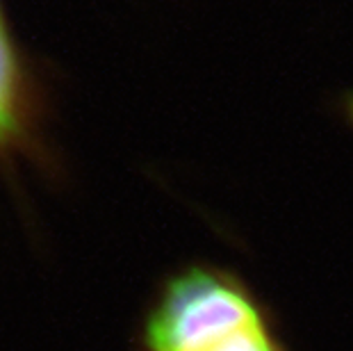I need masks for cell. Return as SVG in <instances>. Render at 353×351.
Returning <instances> with one entry per match:
<instances>
[{"label":"cell","instance_id":"1","mask_svg":"<svg viewBox=\"0 0 353 351\" xmlns=\"http://www.w3.org/2000/svg\"><path fill=\"white\" fill-rule=\"evenodd\" d=\"M274 315L242 274L190 263L160 281L139 319L134 351H201L223 333Z\"/></svg>","mask_w":353,"mask_h":351},{"label":"cell","instance_id":"2","mask_svg":"<svg viewBox=\"0 0 353 351\" xmlns=\"http://www.w3.org/2000/svg\"><path fill=\"white\" fill-rule=\"evenodd\" d=\"M43 94L32 66L17 46L0 14V164L10 169L19 158L48 167L43 146Z\"/></svg>","mask_w":353,"mask_h":351},{"label":"cell","instance_id":"3","mask_svg":"<svg viewBox=\"0 0 353 351\" xmlns=\"http://www.w3.org/2000/svg\"><path fill=\"white\" fill-rule=\"evenodd\" d=\"M201 351H292L281 333L278 315L262 319L258 324L237 328L226 335H219Z\"/></svg>","mask_w":353,"mask_h":351},{"label":"cell","instance_id":"4","mask_svg":"<svg viewBox=\"0 0 353 351\" xmlns=\"http://www.w3.org/2000/svg\"><path fill=\"white\" fill-rule=\"evenodd\" d=\"M349 117H351V121H353V96H351V101H349Z\"/></svg>","mask_w":353,"mask_h":351}]
</instances>
